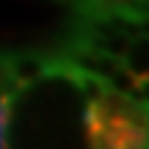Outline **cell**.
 <instances>
[{
	"label": "cell",
	"instance_id": "obj_1",
	"mask_svg": "<svg viewBox=\"0 0 149 149\" xmlns=\"http://www.w3.org/2000/svg\"><path fill=\"white\" fill-rule=\"evenodd\" d=\"M91 149H149V102L105 88L86 108Z\"/></svg>",
	"mask_w": 149,
	"mask_h": 149
},
{
	"label": "cell",
	"instance_id": "obj_2",
	"mask_svg": "<svg viewBox=\"0 0 149 149\" xmlns=\"http://www.w3.org/2000/svg\"><path fill=\"white\" fill-rule=\"evenodd\" d=\"M122 66L133 74L135 80H146L149 77V36L138 33L130 39L127 50L122 55Z\"/></svg>",
	"mask_w": 149,
	"mask_h": 149
},
{
	"label": "cell",
	"instance_id": "obj_3",
	"mask_svg": "<svg viewBox=\"0 0 149 149\" xmlns=\"http://www.w3.org/2000/svg\"><path fill=\"white\" fill-rule=\"evenodd\" d=\"M69 64L80 66V69L91 72V74H100V77H111V72L119 66V58H113V55H105V53H97V50L91 47H80L72 53V61Z\"/></svg>",
	"mask_w": 149,
	"mask_h": 149
},
{
	"label": "cell",
	"instance_id": "obj_4",
	"mask_svg": "<svg viewBox=\"0 0 149 149\" xmlns=\"http://www.w3.org/2000/svg\"><path fill=\"white\" fill-rule=\"evenodd\" d=\"M47 69H50L47 61H44L42 55H33V53H19V55H14V58H8V72L19 86L39 80Z\"/></svg>",
	"mask_w": 149,
	"mask_h": 149
},
{
	"label": "cell",
	"instance_id": "obj_5",
	"mask_svg": "<svg viewBox=\"0 0 149 149\" xmlns=\"http://www.w3.org/2000/svg\"><path fill=\"white\" fill-rule=\"evenodd\" d=\"M6 122H8V100L0 94V149H6Z\"/></svg>",
	"mask_w": 149,
	"mask_h": 149
}]
</instances>
